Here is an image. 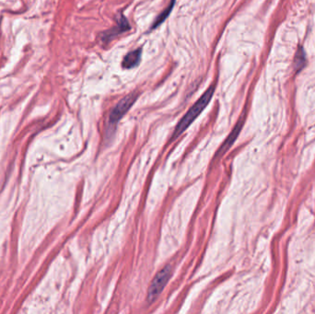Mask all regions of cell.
I'll list each match as a JSON object with an SVG mask.
<instances>
[{
	"mask_svg": "<svg viewBox=\"0 0 315 314\" xmlns=\"http://www.w3.org/2000/svg\"><path fill=\"white\" fill-rule=\"evenodd\" d=\"M214 92H215V86L212 85L204 91V94L196 100V102L189 109L187 113L185 114V116L181 119V121L178 123L174 133H173V136H172L173 138H177L180 135H182V133L184 132L188 127L192 125V123L200 116V114L206 108V106L209 104L210 100L212 99Z\"/></svg>",
	"mask_w": 315,
	"mask_h": 314,
	"instance_id": "obj_1",
	"label": "cell"
},
{
	"mask_svg": "<svg viewBox=\"0 0 315 314\" xmlns=\"http://www.w3.org/2000/svg\"><path fill=\"white\" fill-rule=\"evenodd\" d=\"M171 274L172 270L171 265H167L156 275L148 291V299L149 302H152L162 292L163 288L171 278Z\"/></svg>",
	"mask_w": 315,
	"mask_h": 314,
	"instance_id": "obj_2",
	"label": "cell"
},
{
	"mask_svg": "<svg viewBox=\"0 0 315 314\" xmlns=\"http://www.w3.org/2000/svg\"><path fill=\"white\" fill-rule=\"evenodd\" d=\"M138 93L132 92L128 94L114 107L109 116V124L111 126H116L117 123L121 120L124 116L127 114L128 111L131 109L136 100L138 99Z\"/></svg>",
	"mask_w": 315,
	"mask_h": 314,
	"instance_id": "obj_3",
	"label": "cell"
},
{
	"mask_svg": "<svg viewBox=\"0 0 315 314\" xmlns=\"http://www.w3.org/2000/svg\"><path fill=\"white\" fill-rule=\"evenodd\" d=\"M130 29H131V27H130V24L127 21V18L124 16V15H121V16L119 17L118 21H117L116 26L102 33L100 35V40L104 44H108L115 37L120 35L122 33H126L127 31H129Z\"/></svg>",
	"mask_w": 315,
	"mask_h": 314,
	"instance_id": "obj_4",
	"label": "cell"
},
{
	"mask_svg": "<svg viewBox=\"0 0 315 314\" xmlns=\"http://www.w3.org/2000/svg\"><path fill=\"white\" fill-rule=\"evenodd\" d=\"M141 57H142L141 47H139L138 49L133 50L124 57L122 62V67L125 69H131L138 66L141 61Z\"/></svg>",
	"mask_w": 315,
	"mask_h": 314,
	"instance_id": "obj_5",
	"label": "cell"
},
{
	"mask_svg": "<svg viewBox=\"0 0 315 314\" xmlns=\"http://www.w3.org/2000/svg\"><path fill=\"white\" fill-rule=\"evenodd\" d=\"M175 1H176V0H171V3L169 4V6L166 8L164 11L160 13L159 16L157 17V19L155 20L153 24H152V26L150 28V31H153L156 28L159 27L160 24H162L166 19L170 16L171 11L173 10V7L175 5Z\"/></svg>",
	"mask_w": 315,
	"mask_h": 314,
	"instance_id": "obj_6",
	"label": "cell"
},
{
	"mask_svg": "<svg viewBox=\"0 0 315 314\" xmlns=\"http://www.w3.org/2000/svg\"><path fill=\"white\" fill-rule=\"evenodd\" d=\"M305 62H306V58H305L303 48L299 47L297 54H296V56H295V59H294V67H295L296 71H299L303 68Z\"/></svg>",
	"mask_w": 315,
	"mask_h": 314,
	"instance_id": "obj_7",
	"label": "cell"
},
{
	"mask_svg": "<svg viewBox=\"0 0 315 314\" xmlns=\"http://www.w3.org/2000/svg\"><path fill=\"white\" fill-rule=\"evenodd\" d=\"M241 127H242V123L240 122V123H238L237 126H236V127L234 128V130L232 131V134L230 135V137H229L228 139H227L226 142L223 144V147H222V148L224 149V150L228 149V148H230V147H231V145L233 143V141L236 139V137H237L238 134L240 133V129H241Z\"/></svg>",
	"mask_w": 315,
	"mask_h": 314,
	"instance_id": "obj_8",
	"label": "cell"
}]
</instances>
